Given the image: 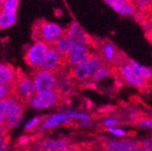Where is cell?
Listing matches in <instances>:
<instances>
[{
    "mask_svg": "<svg viewBox=\"0 0 152 151\" xmlns=\"http://www.w3.org/2000/svg\"><path fill=\"white\" fill-rule=\"evenodd\" d=\"M118 73L124 82L137 89H145L152 80V69L133 60L123 61Z\"/></svg>",
    "mask_w": 152,
    "mask_h": 151,
    "instance_id": "obj_1",
    "label": "cell"
},
{
    "mask_svg": "<svg viewBox=\"0 0 152 151\" xmlns=\"http://www.w3.org/2000/svg\"><path fill=\"white\" fill-rule=\"evenodd\" d=\"M104 64L102 58L97 53H92L90 57L81 64L70 69V76L74 82L86 84L91 81L93 75Z\"/></svg>",
    "mask_w": 152,
    "mask_h": 151,
    "instance_id": "obj_2",
    "label": "cell"
},
{
    "mask_svg": "<svg viewBox=\"0 0 152 151\" xmlns=\"http://www.w3.org/2000/svg\"><path fill=\"white\" fill-rule=\"evenodd\" d=\"M64 34L65 30L61 26L47 20H39L33 26L34 41H42L49 46H52Z\"/></svg>",
    "mask_w": 152,
    "mask_h": 151,
    "instance_id": "obj_3",
    "label": "cell"
},
{
    "mask_svg": "<svg viewBox=\"0 0 152 151\" xmlns=\"http://www.w3.org/2000/svg\"><path fill=\"white\" fill-rule=\"evenodd\" d=\"M11 88L12 95L24 104L27 103L35 93L32 78L21 71H17L16 79Z\"/></svg>",
    "mask_w": 152,
    "mask_h": 151,
    "instance_id": "obj_4",
    "label": "cell"
},
{
    "mask_svg": "<svg viewBox=\"0 0 152 151\" xmlns=\"http://www.w3.org/2000/svg\"><path fill=\"white\" fill-rule=\"evenodd\" d=\"M64 98L56 90L34 93V95L27 102L28 105L37 110H45L53 109L59 106Z\"/></svg>",
    "mask_w": 152,
    "mask_h": 151,
    "instance_id": "obj_5",
    "label": "cell"
},
{
    "mask_svg": "<svg viewBox=\"0 0 152 151\" xmlns=\"http://www.w3.org/2000/svg\"><path fill=\"white\" fill-rule=\"evenodd\" d=\"M49 47L48 44L42 41H34L25 52L24 59L26 64L34 71L39 69L45 58Z\"/></svg>",
    "mask_w": 152,
    "mask_h": 151,
    "instance_id": "obj_6",
    "label": "cell"
},
{
    "mask_svg": "<svg viewBox=\"0 0 152 151\" xmlns=\"http://www.w3.org/2000/svg\"><path fill=\"white\" fill-rule=\"evenodd\" d=\"M8 108L5 118L4 125L7 130L17 128L23 121L25 113V104L15 99L13 95L7 98Z\"/></svg>",
    "mask_w": 152,
    "mask_h": 151,
    "instance_id": "obj_7",
    "label": "cell"
},
{
    "mask_svg": "<svg viewBox=\"0 0 152 151\" xmlns=\"http://www.w3.org/2000/svg\"><path fill=\"white\" fill-rule=\"evenodd\" d=\"M31 78L34 83L35 93L55 90L57 83L56 72L46 71L41 69H38L33 72Z\"/></svg>",
    "mask_w": 152,
    "mask_h": 151,
    "instance_id": "obj_8",
    "label": "cell"
},
{
    "mask_svg": "<svg viewBox=\"0 0 152 151\" xmlns=\"http://www.w3.org/2000/svg\"><path fill=\"white\" fill-rule=\"evenodd\" d=\"M64 35L72 43V46H76V45L91 46L92 44V38L81 26V25L75 20L72 21L68 28L65 30Z\"/></svg>",
    "mask_w": 152,
    "mask_h": 151,
    "instance_id": "obj_9",
    "label": "cell"
},
{
    "mask_svg": "<svg viewBox=\"0 0 152 151\" xmlns=\"http://www.w3.org/2000/svg\"><path fill=\"white\" fill-rule=\"evenodd\" d=\"M72 122H73V120L67 110L59 111L53 113L52 115H49L45 118H43L42 123L40 127L38 128V132L39 133H43V132L53 130L64 125L71 124Z\"/></svg>",
    "mask_w": 152,
    "mask_h": 151,
    "instance_id": "obj_10",
    "label": "cell"
},
{
    "mask_svg": "<svg viewBox=\"0 0 152 151\" xmlns=\"http://www.w3.org/2000/svg\"><path fill=\"white\" fill-rule=\"evenodd\" d=\"M91 47L87 45H76L72 46L71 51L64 57L65 65H68L69 68H73L86 61L92 54Z\"/></svg>",
    "mask_w": 152,
    "mask_h": 151,
    "instance_id": "obj_11",
    "label": "cell"
},
{
    "mask_svg": "<svg viewBox=\"0 0 152 151\" xmlns=\"http://www.w3.org/2000/svg\"><path fill=\"white\" fill-rule=\"evenodd\" d=\"M64 67H65L64 57L62 56L59 53H57L53 46H50L45 58L39 69L46 71L58 73L59 71H63Z\"/></svg>",
    "mask_w": 152,
    "mask_h": 151,
    "instance_id": "obj_12",
    "label": "cell"
},
{
    "mask_svg": "<svg viewBox=\"0 0 152 151\" xmlns=\"http://www.w3.org/2000/svg\"><path fill=\"white\" fill-rule=\"evenodd\" d=\"M102 60L103 61L104 64H116L121 63L122 61L121 59V56L119 51L117 50L116 46L111 42H103L101 44L99 48V53H97Z\"/></svg>",
    "mask_w": 152,
    "mask_h": 151,
    "instance_id": "obj_13",
    "label": "cell"
},
{
    "mask_svg": "<svg viewBox=\"0 0 152 151\" xmlns=\"http://www.w3.org/2000/svg\"><path fill=\"white\" fill-rule=\"evenodd\" d=\"M36 146L40 151H64L70 147V141L65 138H45L38 141Z\"/></svg>",
    "mask_w": 152,
    "mask_h": 151,
    "instance_id": "obj_14",
    "label": "cell"
},
{
    "mask_svg": "<svg viewBox=\"0 0 152 151\" xmlns=\"http://www.w3.org/2000/svg\"><path fill=\"white\" fill-rule=\"evenodd\" d=\"M140 147V143L129 139H109L104 143V148L108 151H133Z\"/></svg>",
    "mask_w": 152,
    "mask_h": 151,
    "instance_id": "obj_15",
    "label": "cell"
},
{
    "mask_svg": "<svg viewBox=\"0 0 152 151\" xmlns=\"http://www.w3.org/2000/svg\"><path fill=\"white\" fill-rule=\"evenodd\" d=\"M105 2L121 15L133 16L138 13L132 0H105Z\"/></svg>",
    "mask_w": 152,
    "mask_h": 151,
    "instance_id": "obj_16",
    "label": "cell"
},
{
    "mask_svg": "<svg viewBox=\"0 0 152 151\" xmlns=\"http://www.w3.org/2000/svg\"><path fill=\"white\" fill-rule=\"evenodd\" d=\"M73 86H74V82L70 76L69 72L66 74L64 71H61L57 73V83H56L55 90L63 98L72 90Z\"/></svg>",
    "mask_w": 152,
    "mask_h": 151,
    "instance_id": "obj_17",
    "label": "cell"
},
{
    "mask_svg": "<svg viewBox=\"0 0 152 151\" xmlns=\"http://www.w3.org/2000/svg\"><path fill=\"white\" fill-rule=\"evenodd\" d=\"M16 76L17 71L12 65L5 63H0V85L12 87Z\"/></svg>",
    "mask_w": 152,
    "mask_h": 151,
    "instance_id": "obj_18",
    "label": "cell"
},
{
    "mask_svg": "<svg viewBox=\"0 0 152 151\" xmlns=\"http://www.w3.org/2000/svg\"><path fill=\"white\" fill-rule=\"evenodd\" d=\"M68 113L72 118L73 121H79L80 125L83 128H88L91 124V116L87 112L73 110V109H67Z\"/></svg>",
    "mask_w": 152,
    "mask_h": 151,
    "instance_id": "obj_19",
    "label": "cell"
},
{
    "mask_svg": "<svg viewBox=\"0 0 152 151\" xmlns=\"http://www.w3.org/2000/svg\"><path fill=\"white\" fill-rule=\"evenodd\" d=\"M52 46L57 53H59L62 56H64V57H65V56L68 54V53L71 51V49L72 48V43L69 41V39L65 35L59 38Z\"/></svg>",
    "mask_w": 152,
    "mask_h": 151,
    "instance_id": "obj_20",
    "label": "cell"
},
{
    "mask_svg": "<svg viewBox=\"0 0 152 151\" xmlns=\"http://www.w3.org/2000/svg\"><path fill=\"white\" fill-rule=\"evenodd\" d=\"M17 20L16 13H4L0 15V30H7L12 27Z\"/></svg>",
    "mask_w": 152,
    "mask_h": 151,
    "instance_id": "obj_21",
    "label": "cell"
},
{
    "mask_svg": "<svg viewBox=\"0 0 152 151\" xmlns=\"http://www.w3.org/2000/svg\"><path fill=\"white\" fill-rule=\"evenodd\" d=\"M111 75V70L110 68L106 65V64H103L96 72L93 75V77L91 79V82H93L94 83H98V82H101L102 81H104L105 79L109 78Z\"/></svg>",
    "mask_w": 152,
    "mask_h": 151,
    "instance_id": "obj_22",
    "label": "cell"
},
{
    "mask_svg": "<svg viewBox=\"0 0 152 151\" xmlns=\"http://www.w3.org/2000/svg\"><path fill=\"white\" fill-rule=\"evenodd\" d=\"M132 2L134 3L138 13L148 14L152 10V0H132Z\"/></svg>",
    "mask_w": 152,
    "mask_h": 151,
    "instance_id": "obj_23",
    "label": "cell"
},
{
    "mask_svg": "<svg viewBox=\"0 0 152 151\" xmlns=\"http://www.w3.org/2000/svg\"><path fill=\"white\" fill-rule=\"evenodd\" d=\"M43 118L39 117V116H35L33 117L32 119H30L24 126V128L26 132H31L35 130L36 128H38L40 127L41 123H42Z\"/></svg>",
    "mask_w": 152,
    "mask_h": 151,
    "instance_id": "obj_24",
    "label": "cell"
},
{
    "mask_svg": "<svg viewBox=\"0 0 152 151\" xmlns=\"http://www.w3.org/2000/svg\"><path fill=\"white\" fill-rule=\"evenodd\" d=\"M20 0H5L2 5V12L16 13Z\"/></svg>",
    "mask_w": 152,
    "mask_h": 151,
    "instance_id": "obj_25",
    "label": "cell"
},
{
    "mask_svg": "<svg viewBox=\"0 0 152 151\" xmlns=\"http://www.w3.org/2000/svg\"><path fill=\"white\" fill-rule=\"evenodd\" d=\"M109 134H110L113 137H116L117 139H125L128 135V132L121 128V127H114V128H110L106 129Z\"/></svg>",
    "mask_w": 152,
    "mask_h": 151,
    "instance_id": "obj_26",
    "label": "cell"
},
{
    "mask_svg": "<svg viewBox=\"0 0 152 151\" xmlns=\"http://www.w3.org/2000/svg\"><path fill=\"white\" fill-rule=\"evenodd\" d=\"M120 124H121V121L119 120V119L114 118V117H107L103 119L102 121V125L105 129L110 128L118 127Z\"/></svg>",
    "mask_w": 152,
    "mask_h": 151,
    "instance_id": "obj_27",
    "label": "cell"
},
{
    "mask_svg": "<svg viewBox=\"0 0 152 151\" xmlns=\"http://www.w3.org/2000/svg\"><path fill=\"white\" fill-rule=\"evenodd\" d=\"M8 108V101L7 99L0 101V124H4L5 118Z\"/></svg>",
    "mask_w": 152,
    "mask_h": 151,
    "instance_id": "obj_28",
    "label": "cell"
},
{
    "mask_svg": "<svg viewBox=\"0 0 152 151\" xmlns=\"http://www.w3.org/2000/svg\"><path fill=\"white\" fill-rule=\"evenodd\" d=\"M9 147L8 134H0V151H7Z\"/></svg>",
    "mask_w": 152,
    "mask_h": 151,
    "instance_id": "obj_29",
    "label": "cell"
},
{
    "mask_svg": "<svg viewBox=\"0 0 152 151\" xmlns=\"http://www.w3.org/2000/svg\"><path fill=\"white\" fill-rule=\"evenodd\" d=\"M12 95V88L10 86L0 85V101L7 99Z\"/></svg>",
    "mask_w": 152,
    "mask_h": 151,
    "instance_id": "obj_30",
    "label": "cell"
},
{
    "mask_svg": "<svg viewBox=\"0 0 152 151\" xmlns=\"http://www.w3.org/2000/svg\"><path fill=\"white\" fill-rule=\"evenodd\" d=\"M138 124L143 128L152 130V119L150 118H140L138 121Z\"/></svg>",
    "mask_w": 152,
    "mask_h": 151,
    "instance_id": "obj_31",
    "label": "cell"
},
{
    "mask_svg": "<svg viewBox=\"0 0 152 151\" xmlns=\"http://www.w3.org/2000/svg\"><path fill=\"white\" fill-rule=\"evenodd\" d=\"M31 142V138L27 135H24V136H21L18 139V145L20 147H26L27 145H29Z\"/></svg>",
    "mask_w": 152,
    "mask_h": 151,
    "instance_id": "obj_32",
    "label": "cell"
},
{
    "mask_svg": "<svg viewBox=\"0 0 152 151\" xmlns=\"http://www.w3.org/2000/svg\"><path fill=\"white\" fill-rule=\"evenodd\" d=\"M140 146L148 149V150L152 151V137L148 138V139H145L144 141H142L141 143H140Z\"/></svg>",
    "mask_w": 152,
    "mask_h": 151,
    "instance_id": "obj_33",
    "label": "cell"
},
{
    "mask_svg": "<svg viewBox=\"0 0 152 151\" xmlns=\"http://www.w3.org/2000/svg\"><path fill=\"white\" fill-rule=\"evenodd\" d=\"M148 23L150 28L152 29V10H150L148 13Z\"/></svg>",
    "mask_w": 152,
    "mask_h": 151,
    "instance_id": "obj_34",
    "label": "cell"
},
{
    "mask_svg": "<svg viewBox=\"0 0 152 151\" xmlns=\"http://www.w3.org/2000/svg\"><path fill=\"white\" fill-rule=\"evenodd\" d=\"M6 133H8V130L7 129L4 124H0V134H6Z\"/></svg>",
    "mask_w": 152,
    "mask_h": 151,
    "instance_id": "obj_35",
    "label": "cell"
},
{
    "mask_svg": "<svg viewBox=\"0 0 152 151\" xmlns=\"http://www.w3.org/2000/svg\"><path fill=\"white\" fill-rule=\"evenodd\" d=\"M64 151H80V150L78 148H76V147H69Z\"/></svg>",
    "mask_w": 152,
    "mask_h": 151,
    "instance_id": "obj_36",
    "label": "cell"
},
{
    "mask_svg": "<svg viewBox=\"0 0 152 151\" xmlns=\"http://www.w3.org/2000/svg\"><path fill=\"white\" fill-rule=\"evenodd\" d=\"M133 151H150V150H148V149H146V148H144V147L140 146L138 148H136L135 150H133Z\"/></svg>",
    "mask_w": 152,
    "mask_h": 151,
    "instance_id": "obj_37",
    "label": "cell"
},
{
    "mask_svg": "<svg viewBox=\"0 0 152 151\" xmlns=\"http://www.w3.org/2000/svg\"><path fill=\"white\" fill-rule=\"evenodd\" d=\"M92 151H108V150L105 149V148H101V149H95V150H92Z\"/></svg>",
    "mask_w": 152,
    "mask_h": 151,
    "instance_id": "obj_38",
    "label": "cell"
},
{
    "mask_svg": "<svg viewBox=\"0 0 152 151\" xmlns=\"http://www.w3.org/2000/svg\"><path fill=\"white\" fill-rule=\"evenodd\" d=\"M4 1H5V0H0V5H3V3H4Z\"/></svg>",
    "mask_w": 152,
    "mask_h": 151,
    "instance_id": "obj_39",
    "label": "cell"
},
{
    "mask_svg": "<svg viewBox=\"0 0 152 151\" xmlns=\"http://www.w3.org/2000/svg\"><path fill=\"white\" fill-rule=\"evenodd\" d=\"M1 13H2V6L0 5V15H1Z\"/></svg>",
    "mask_w": 152,
    "mask_h": 151,
    "instance_id": "obj_40",
    "label": "cell"
}]
</instances>
